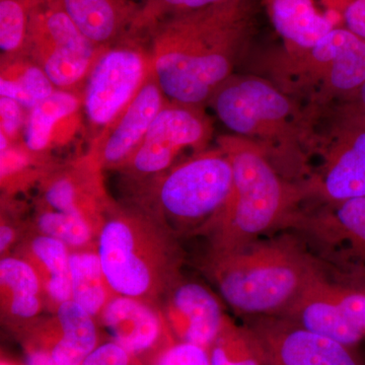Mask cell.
<instances>
[{
    "label": "cell",
    "instance_id": "obj_14",
    "mask_svg": "<svg viewBox=\"0 0 365 365\" xmlns=\"http://www.w3.org/2000/svg\"><path fill=\"white\" fill-rule=\"evenodd\" d=\"M103 170L86 155L66 165H55L39 182L37 202L78 216L100 234L114 201L108 195Z\"/></svg>",
    "mask_w": 365,
    "mask_h": 365
},
{
    "label": "cell",
    "instance_id": "obj_2",
    "mask_svg": "<svg viewBox=\"0 0 365 365\" xmlns=\"http://www.w3.org/2000/svg\"><path fill=\"white\" fill-rule=\"evenodd\" d=\"M208 105L232 134L260 146L283 177L297 182L309 179L316 114L269 79L232 74Z\"/></svg>",
    "mask_w": 365,
    "mask_h": 365
},
{
    "label": "cell",
    "instance_id": "obj_23",
    "mask_svg": "<svg viewBox=\"0 0 365 365\" xmlns=\"http://www.w3.org/2000/svg\"><path fill=\"white\" fill-rule=\"evenodd\" d=\"M79 30L104 49L128 37L145 0H59Z\"/></svg>",
    "mask_w": 365,
    "mask_h": 365
},
{
    "label": "cell",
    "instance_id": "obj_6",
    "mask_svg": "<svg viewBox=\"0 0 365 365\" xmlns=\"http://www.w3.org/2000/svg\"><path fill=\"white\" fill-rule=\"evenodd\" d=\"M263 66L264 78L317 114L359 95L365 83V40L340 26L307 49L273 52Z\"/></svg>",
    "mask_w": 365,
    "mask_h": 365
},
{
    "label": "cell",
    "instance_id": "obj_24",
    "mask_svg": "<svg viewBox=\"0 0 365 365\" xmlns=\"http://www.w3.org/2000/svg\"><path fill=\"white\" fill-rule=\"evenodd\" d=\"M83 107L81 93L55 90L52 95L29 110L23 131V145L38 155H47L57 141L61 126L78 116Z\"/></svg>",
    "mask_w": 365,
    "mask_h": 365
},
{
    "label": "cell",
    "instance_id": "obj_30",
    "mask_svg": "<svg viewBox=\"0 0 365 365\" xmlns=\"http://www.w3.org/2000/svg\"><path fill=\"white\" fill-rule=\"evenodd\" d=\"M34 0H0L1 58L26 54Z\"/></svg>",
    "mask_w": 365,
    "mask_h": 365
},
{
    "label": "cell",
    "instance_id": "obj_28",
    "mask_svg": "<svg viewBox=\"0 0 365 365\" xmlns=\"http://www.w3.org/2000/svg\"><path fill=\"white\" fill-rule=\"evenodd\" d=\"M31 225L40 234L66 245L69 250L98 246V232L78 216L54 210L36 202Z\"/></svg>",
    "mask_w": 365,
    "mask_h": 365
},
{
    "label": "cell",
    "instance_id": "obj_17",
    "mask_svg": "<svg viewBox=\"0 0 365 365\" xmlns=\"http://www.w3.org/2000/svg\"><path fill=\"white\" fill-rule=\"evenodd\" d=\"M19 338L24 348L42 350L58 365H81L102 343L98 322L73 300L41 317Z\"/></svg>",
    "mask_w": 365,
    "mask_h": 365
},
{
    "label": "cell",
    "instance_id": "obj_15",
    "mask_svg": "<svg viewBox=\"0 0 365 365\" xmlns=\"http://www.w3.org/2000/svg\"><path fill=\"white\" fill-rule=\"evenodd\" d=\"M109 340L123 347L144 365L177 342L160 304L117 294L98 319Z\"/></svg>",
    "mask_w": 365,
    "mask_h": 365
},
{
    "label": "cell",
    "instance_id": "obj_37",
    "mask_svg": "<svg viewBox=\"0 0 365 365\" xmlns=\"http://www.w3.org/2000/svg\"><path fill=\"white\" fill-rule=\"evenodd\" d=\"M26 365H58L48 353L36 348L25 347Z\"/></svg>",
    "mask_w": 365,
    "mask_h": 365
},
{
    "label": "cell",
    "instance_id": "obj_1",
    "mask_svg": "<svg viewBox=\"0 0 365 365\" xmlns=\"http://www.w3.org/2000/svg\"><path fill=\"white\" fill-rule=\"evenodd\" d=\"M252 30L251 0L177 14L150 31V72L169 102L202 107L234 73Z\"/></svg>",
    "mask_w": 365,
    "mask_h": 365
},
{
    "label": "cell",
    "instance_id": "obj_5",
    "mask_svg": "<svg viewBox=\"0 0 365 365\" xmlns=\"http://www.w3.org/2000/svg\"><path fill=\"white\" fill-rule=\"evenodd\" d=\"M98 253L113 289L124 297L160 304L182 278L178 235L138 204H113L98 234Z\"/></svg>",
    "mask_w": 365,
    "mask_h": 365
},
{
    "label": "cell",
    "instance_id": "obj_20",
    "mask_svg": "<svg viewBox=\"0 0 365 365\" xmlns=\"http://www.w3.org/2000/svg\"><path fill=\"white\" fill-rule=\"evenodd\" d=\"M288 227L299 228L326 248H342L365 262V197L297 211Z\"/></svg>",
    "mask_w": 365,
    "mask_h": 365
},
{
    "label": "cell",
    "instance_id": "obj_8",
    "mask_svg": "<svg viewBox=\"0 0 365 365\" xmlns=\"http://www.w3.org/2000/svg\"><path fill=\"white\" fill-rule=\"evenodd\" d=\"M314 155L321 165L304 182L309 198L338 203L365 197V117L354 100L317 114Z\"/></svg>",
    "mask_w": 365,
    "mask_h": 365
},
{
    "label": "cell",
    "instance_id": "obj_27",
    "mask_svg": "<svg viewBox=\"0 0 365 365\" xmlns=\"http://www.w3.org/2000/svg\"><path fill=\"white\" fill-rule=\"evenodd\" d=\"M47 155H38L25 146L14 145L1 151V190L4 198H13L18 192L29 188L34 182H40L53 168Z\"/></svg>",
    "mask_w": 365,
    "mask_h": 365
},
{
    "label": "cell",
    "instance_id": "obj_25",
    "mask_svg": "<svg viewBox=\"0 0 365 365\" xmlns=\"http://www.w3.org/2000/svg\"><path fill=\"white\" fill-rule=\"evenodd\" d=\"M72 299L98 322L117 294L113 289L98 253V246L69 250Z\"/></svg>",
    "mask_w": 365,
    "mask_h": 365
},
{
    "label": "cell",
    "instance_id": "obj_19",
    "mask_svg": "<svg viewBox=\"0 0 365 365\" xmlns=\"http://www.w3.org/2000/svg\"><path fill=\"white\" fill-rule=\"evenodd\" d=\"M349 0H265L271 23L287 49H307L343 26Z\"/></svg>",
    "mask_w": 365,
    "mask_h": 365
},
{
    "label": "cell",
    "instance_id": "obj_34",
    "mask_svg": "<svg viewBox=\"0 0 365 365\" xmlns=\"http://www.w3.org/2000/svg\"><path fill=\"white\" fill-rule=\"evenodd\" d=\"M26 114V110L16 101L6 97H0V133L7 137L11 143L16 140L20 134H23L25 128Z\"/></svg>",
    "mask_w": 365,
    "mask_h": 365
},
{
    "label": "cell",
    "instance_id": "obj_4",
    "mask_svg": "<svg viewBox=\"0 0 365 365\" xmlns=\"http://www.w3.org/2000/svg\"><path fill=\"white\" fill-rule=\"evenodd\" d=\"M204 270L237 313L279 317L323 273L289 237L253 242L234 251H209Z\"/></svg>",
    "mask_w": 365,
    "mask_h": 365
},
{
    "label": "cell",
    "instance_id": "obj_21",
    "mask_svg": "<svg viewBox=\"0 0 365 365\" xmlns=\"http://www.w3.org/2000/svg\"><path fill=\"white\" fill-rule=\"evenodd\" d=\"M46 309L37 274L16 255L0 260V313L2 324L19 336L31 328Z\"/></svg>",
    "mask_w": 365,
    "mask_h": 365
},
{
    "label": "cell",
    "instance_id": "obj_3",
    "mask_svg": "<svg viewBox=\"0 0 365 365\" xmlns=\"http://www.w3.org/2000/svg\"><path fill=\"white\" fill-rule=\"evenodd\" d=\"M232 163V189L220 215L205 234L211 251H234L278 227H288L309 199L304 182L289 181L276 170L260 146L244 137H218Z\"/></svg>",
    "mask_w": 365,
    "mask_h": 365
},
{
    "label": "cell",
    "instance_id": "obj_18",
    "mask_svg": "<svg viewBox=\"0 0 365 365\" xmlns=\"http://www.w3.org/2000/svg\"><path fill=\"white\" fill-rule=\"evenodd\" d=\"M160 306L175 339L205 349L217 337L227 317L208 288L182 277L165 294Z\"/></svg>",
    "mask_w": 365,
    "mask_h": 365
},
{
    "label": "cell",
    "instance_id": "obj_35",
    "mask_svg": "<svg viewBox=\"0 0 365 365\" xmlns=\"http://www.w3.org/2000/svg\"><path fill=\"white\" fill-rule=\"evenodd\" d=\"M81 365H144L121 346L108 340L88 355Z\"/></svg>",
    "mask_w": 365,
    "mask_h": 365
},
{
    "label": "cell",
    "instance_id": "obj_32",
    "mask_svg": "<svg viewBox=\"0 0 365 365\" xmlns=\"http://www.w3.org/2000/svg\"><path fill=\"white\" fill-rule=\"evenodd\" d=\"M30 220H24L21 209L13 205V198L1 200V220H0V255L9 256L23 239L30 227Z\"/></svg>",
    "mask_w": 365,
    "mask_h": 365
},
{
    "label": "cell",
    "instance_id": "obj_38",
    "mask_svg": "<svg viewBox=\"0 0 365 365\" xmlns=\"http://www.w3.org/2000/svg\"><path fill=\"white\" fill-rule=\"evenodd\" d=\"M354 102L356 103L357 107L359 108L360 111L365 117V83L361 88H360L359 95L354 98Z\"/></svg>",
    "mask_w": 365,
    "mask_h": 365
},
{
    "label": "cell",
    "instance_id": "obj_33",
    "mask_svg": "<svg viewBox=\"0 0 365 365\" xmlns=\"http://www.w3.org/2000/svg\"><path fill=\"white\" fill-rule=\"evenodd\" d=\"M150 365H211L207 349L191 343L175 342L165 348Z\"/></svg>",
    "mask_w": 365,
    "mask_h": 365
},
{
    "label": "cell",
    "instance_id": "obj_12",
    "mask_svg": "<svg viewBox=\"0 0 365 365\" xmlns=\"http://www.w3.org/2000/svg\"><path fill=\"white\" fill-rule=\"evenodd\" d=\"M279 317L354 347L365 337V290L332 282L322 273Z\"/></svg>",
    "mask_w": 365,
    "mask_h": 365
},
{
    "label": "cell",
    "instance_id": "obj_7",
    "mask_svg": "<svg viewBox=\"0 0 365 365\" xmlns=\"http://www.w3.org/2000/svg\"><path fill=\"white\" fill-rule=\"evenodd\" d=\"M232 180V163L222 148H207L148 182L136 204L177 235L205 234L227 204Z\"/></svg>",
    "mask_w": 365,
    "mask_h": 365
},
{
    "label": "cell",
    "instance_id": "obj_29",
    "mask_svg": "<svg viewBox=\"0 0 365 365\" xmlns=\"http://www.w3.org/2000/svg\"><path fill=\"white\" fill-rule=\"evenodd\" d=\"M207 352L211 365H268L248 327L237 326L228 317Z\"/></svg>",
    "mask_w": 365,
    "mask_h": 365
},
{
    "label": "cell",
    "instance_id": "obj_39",
    "mask_svg": "<svg viewBox=\"0 0 365 365\" xmlns=\"http://www.w3.org/2000/svg\"><path fill=\"white\" fill-rule=\"evenodd\" d=\"M0 365H18L14 364L13 361H9V360L2 359L1 362H0Z\"/></svg>",
    "mask_w": 365,
    "mask_h": 365
},
{
    "label": "cell",
    "instance_id": "obj_11",
    "mask_svg": "<svg viewBox=\"0 0 365 365\" xmlns=\"http://www.w3.org/2000/svg\"><path fill=\"white\" fill-rule=\"evenodd\" d=\"M212 135V122L202 107L168 101L138 150L121 170L132 181L148 184L175 165L184 151L197 153L207 150Z\"/></svg>",
    "mask_w": 365,
    "mask_h": 365
},
{
    "label": "cell",
    "instance_id": "obj_31",
    "mask_svg": "<svg viewBox=\"0 0 365 365\" xmlns=\"http://www.w3.org/2000/svg\"><path fill=\"white\" fill-rule=\"evenodd\" d=\"M230 0H145L140 16L137 19L129 37L150 31L163 19L174 14L197 11L223 4Z\"/></svg>",
    "mask_w": 365,
    "mask_h": 365
},
{
    "label": "cell",
    "instance_id": "obj_36",
    "mask_svg": "<svg viewBox=\"0 0 365 365\" xmlns=\"http://www.w3.org/2000/svg\"><path fill=\"white\" fill-rule=\"evenodd\" d=\"M343 26L365 40V0H349L346 4Z\"/></svg>",
    "mask_w": 365,
    "mask_h": 365
},
{
    "label": "cell",
    "instance_id": "obj_26",
    "mask_svg": "<svg viewBox=\"0 0 365 365\" xmlns=\"http://www.w3.org/2000/svg\"><path fill=\"white\" fill-rule=\"evenodd\" d=\"M55 90L42 67L28 55L1 58L0 97L13 98L29 111Z\"/></svg>",
    "mask_w": 365,
    "mask_h": 365
},
{
    "label": "cell",
    "instance_id": "obj_9",
    "mask_svg": "<svg viewBox=\"0 0 365 365\" xmlns=\"http://www.w3.org/2000/svg\"><path fill=\"white\" fill-rule=\"evenodd\" d=\"M101 50L59 0H34L26 54L42 67L56 90L78 93Z\"/></svg>",
    "mask_w": 365,
    "mask_h": 365
},
{
    "label": "cell",
    "instance_id": "obj_16",
    "mask_svg": "<svg viewBox=\"0 0 365 365\" xmlns=\"http://www.w3.org/2000/svg\"><path fill=\"white\" fill-rule=\"evenodd\" d=\"M167 103V98L150 71L143 85L123 111L101 132L86 157L102 170L123 169Z\"/></svg>",
    "mask_w": 365,
    "mask_h": 365
},
{
    "label": "cell",
    "instance_id": "obj_22",
    "mask_svg": "<svg viewBox=\"0 0 365 365\" xmlns=\"http://www.w3.org/2000/svg\"><path fill=\"white\" fill-rule=\"evenodd\" d=\"M11 255L28 262L37 274L46 311L54 313L60 304L72 299L69 249L66 245L40 234L30 222V227Z\"/></svg>",
    "mask_w": 365,
    "mask_h": 365
},
{
    "label": "cell",
    "instance_id": "obj_13",
    "mask_svg": "<svg viewBox=\"0 0 365 365\" xmlns=\"http://www.w3.org/2000/svg\"><path fill=\"white\" fill-rule=\"evenodd\" d=\"M248 328L268 365H365L351 346L281 317H254Z\"/></svg>",
    "mask_w": 365,
    "mask_h": 365
},
{
    "label": "cell",
    "instance_id": "obj_10",
    "mask_svg": "<svg viewBox=\"0 0 365 365\" xmlns=\"http://www.w3.org/2000/svg\"><path fill=\"white\" fill-rule=\"evenodd\" d=\"M126 37L101 50L83 83L81 100L93 128L105 130L136 95L150 71L148 49Z\"/></svg>",
    "mask_w": 365,
    "mask_h": 365
}]
</instances>
